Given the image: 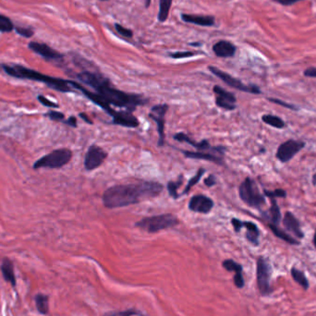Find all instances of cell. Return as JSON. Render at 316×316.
<instances>
[{"mask_svg": "<svg viewBox=\"0 0 316 316\" xmlns=\"http://www.w3.org/2000/svg\"><path fill=\"white\" fill-rule=\"evenodd\" d=\"M163 191V186L157 182L141 181L134 184L110 187L103 195L104 205L109 209L125 207L150 198L156 197Z\"/></svg>", "mask_w": 316, "mask_h": 316, "instance_id": "1", "label": "cell"}, {"mask_svg": "<svg viewBox=\"0 0 316 316\" xmlns=\"http://www.w3.org/2000/svg\"><path fill=\"white\" fill-rule=\"evenodd\" d=\"M77 77L81 82L93 88L110 106L113 104L119 108H126L128 111L132 112L138 106L146 104L148 102L146 99L143 98L141 95L124 93L112 87L109 80L98 73L83 71L78 74Z\"/></svg>", "mask_w": 316, "mask_h": 316, "instance_id": "2", "label": "cell"}, {"mask_svg": "<svg viewBox=\"0 0 316 316\" xmlns=\"http://www.w3.org/2000/svg\"><path fill=\"white\" fill-rule=\"evenodd\" d=\"M2 68L6 73L9 74L10 76L15 77L18 79H26L35 82H44L50 88L62 93H69L72 91L71 81L47 76L41 72L33 71L21 65H2Z\"/></svg>", "mask_w": 316, "mask_h": 316, "instance_id": "3", "label": "cell"}, {"mask_svg": "<svg viewBox=\"0 0 316 316\" xmlns=\"http://www.w3.org/2000/svg\"><path fill=\"white\" fill-rule=\"evenodd\" d=\"M240 199L250 207L261 210L266 203L265 195L261 193L256 182L251 178H247L239 188Z\"/></svg>", "mask_w": 316, "mask_h": 316, "instance_id": "4", "label": "cell"}, {"mask_svg": "<svg viewBox=\"0 0 316 316\" xmlns=\"http://www.w3.org/2000/svg\"><path fill=\"white\" fill-rule=\"evenodd\" d=\"M179 224V219L171 214H164L153 217L142 218L137 222V228L146 230L150 233H155L163 229H170Z\"/></svg>", "mask_w": 316, "mask_h": 316, "instance_id": "5", "label": "cell"}, {"mask_svg": "<svg viewBox=\"0 0 316 316\" xmlns=\"http://www.w3.org/2000/svg\"><path fill=\"white\" fill-rule=\"evenodd\" d=\"M72 157V153L69 149H58L44 157L40 158L33 166V169H60L69 163Z\"/></svg>", "mask_w": 316, "mask_h": 316, "instance_id": "6", "label": "cell"}, {"mask_svg": "<svg viewBox=\"0 0 316 316\" xmlns=\"http://www.w3.org/2000/svg\"><path fill=\"white\" fill-rule=\"evenodd\" d=\"M271 272V266L267 259L264 257H259L257 260L256 267L257 286L262 296H267L272 293L273 289L270 285Z\"/></svg>", "mask_w": 316, "mask_h": 316, "instance_id": "7", "label": "cell"}, {"mask_svg": "<svg viewBox=\"0 0 316 316\" xmlns=\"http://www.w3.org/2000/svg\"><path fill=\"white\" fill-rule=\"evenodd\" d=\"M209 71H211L214 75H216L220 80H222L224 82H226L230 87L245 92V93H255V94L262 93L260 88L256 85H246L243 82H240V80L229 75L227 72H224L216 67H212V66L209 67Z\"/></svg>", "mask_w": 316, "mask_h": 316, "instance_id": "8", "label": "cell"}, {"mask_svg": "<svg viewBox=\"0 0 316 316\" xmlns=\"http://www.w3.org/2000/svg\"><path fill=\"white\" fill-rule=\"evenodd\" d=\"M304 147L305 142L302 141L288 140L278 146L276 156L281 163H287Z\"/></svg>", "mask_w": 316, "mask_h": 316, "instance_id": "9", "label": "cell"}, {"mask_svg": "<svg viewBox=\"0 0 316 316\" xmlns=\"http://www.w3.org/2000/svg\"><path fill=\"white\" fill-rule=\"evenodd\" d=\"M108 157V153L104 149L96 145H92L88 149L87 153L84 158V167L88 171L98 169L99 167L104 163Z\"/></svg>", "mask_w": 316, "mask_h": 316, "instance_id": "10", "label": "cell"}, {"mask_svg": "<svg viewBox=\"0 0 316 316\" xmlns=\"http://www.w3.org/2000/svg\"><path fill=\"white\" fill-rule=\"evenodd\" d=\"M168 109H169L168 104H158V106H154L153 109H151V113H150V118L153 119L157 124L158 133H159L158 145L159 146H163L164 141H165V116H166Z\"/></svg>", "mask_w": 316, "mask_h": 316, "instance_id": "11", "label": "cell"}, {"mask_svg": "<svg viewBox=\"0 0 316 316\" xmlns=\"http://www.w3.org/2000/svg\"><path fill=\"white\" fill-rule=\"evenodd\" d=\"M214 93L217 95L216 104H218L219 108L227 110H234L236 109L237 99L233 93L226 91L225 89L218 85L214 87Z\"/></svg>", "mask_w": 316, "mask_h": 316, "instance_id": "12", "label": "cell"}, {"mask_svg": "<svg viewBox=\"0 0 316 316\" xmlns=\"http://www.w3.org/2000/svg\"><path fill=\"white\" fill-rule=\"evenodd\" d=\"M213 207L214 202L212 199L202 194L192 197L189 202V209L192 212L208 214L211 212Z\"/></svg>", "mask_w": 316, "mask_h": 316, "instance_id": "13", "label": "cell"}, {"mask_svg": "<svg viewBox=\"0 0 316 316\" xmlns=\"http://www.w3.org/2000/svg\"><path fill=\"white\" fill-rule=\"evenodd\" d=\"M29 48L33 50L34 53L43 57L45 60H60L63 58V55L60 54L58 51H56L52 47H50L49 45L38 43V42H31L29 44Z\"/></svg>", "mask_w": 316, "mask_h": 316, "instance_id": "14", "label": "cell"}, {"mask_svg": "<svg viewBox=\"0 0 316 316\" xmlns=\"http://www.w3.org/2000/svg\"><path fill=\"white\" fill-rule=\"evenodd\" d=\"M282 222H283L284 228L288 232H291L292 234L295 235V237H297L300 240L304 238V234L300 229V221L297 219L292 213H285Z\"/></svg>", "mask_w": 316, "mask_h": 316, "instance_id": "15", "label": "cell"}, {"mask_svg": "<svg viewBox=\"0 0 316 316\" xmlns=\"http://www.w3.org/2000/svg\"><path fill=\"white\" fill-rule=\"evenodd\" d=\"M224 268L228 271L235 272L234 284L238 289H242L244 287V278L242 276V267L240 264L235 262L233 260H226L222 264Z\"/></svg>", "mask_w": 316, "mask_h": 316, "instance_id": "16", "label": "cell"}, {"mask_svg": "<svg viewBox=\"0 0 316 316\" xmlns=\"http://www.w3.org/2000/svg\"><path fill=\"white\" fill-rule=\"evenodd\" d=\"M113 123L127 128H136L139 126V121L130 111H118L113 119Z\"/></svg>", "mask_w": 316, "mask_h": 316, "instance_id": "17", "label": "cell"}, {"mask_svg": "<svg viewBox=\"0 0 316 316\" xmlns=\"http://www.w3.org/2000/svg\"><path fill=\"white\" fill-rule=\"evenodd\" d=\"M213 51L219 58H232L236 53V46L229 41H219L214 44Z\"/></svg>", "mask_w": 316, "mask_h": 316, "instance_id": "18", "label": "cell"}, {"mask_svg": "<svg viewBox=\"0 0 316 316\" xmlns=\"http://www.w3.org/2000/svg\"><path fill=\"white\" fill-rule=\"evenodd\" d=\"M262 215L264 218H266V220L268 221V223L274 224L277 226L279 225L282 216L276 199H271V206L267 212L262 213Z\"/></svg>", "mask_w": 316, "mask_h": 316, "instance_id": "19", "label": "cell"}, {"mask_svg": "<svg viewBox=\"0 0 316 316\" xmlns=\"http://www.w3.org/2000/svg\"><path fill=\"white\" fill-rule=\"evenodd\" d=\"M245 228L246 239L251 242L252 245H259V237H260V230L258 229L256 225L249 221H241V229Z\"/></svg>", "mask_w": 316, "mask_h": 316, "instance_id": "20", "label": "cell"}, {"mask_svg": "<svg viewBox=\"0 0 316 316\" xmlns=\"http://www.w3.org/2000/svg\"><path fill=\"white\" fill-rule=\"evenodd\" d=\"M1 272L6 282H9L12 287H16V277L14 274V266L9 258H4L1 265Z\"/></svg>", "mask_w": 316, "mask_h": 316, "instance_id": "21", "label": "cell"}, {"mask_svg": "<svg viewBox=\"0 0 316 316\" xmlns=\"http://www.w3.org/2000/svg\"><path fill=\"white\" fill-rule=\"evenodd\" d=\"M181 19L188 23H193L200 26H213L215 24V18L212 16H199V15H191L183 14Z\"/></svg>", "mask_w": 316, "mask_h": 316, "instance_id": "22", "label": "cell"}, {"mask_svg": "<svg viewBox=\"0 0 316 316\" xmlns=\"http://www.w3.org/2000/svg\"><path fill=\"white\" fill-rule=\"evenodd\" d=\"M267 226H268L269 229H271V231L274 233V235L276 237L279 238L280 240H284V241H286L287 243L291 244V245H300V241L299 240H296L293 237H291L290 235L288 234L287 232H285L283 229H280L277 225L268 223Z\"/></svg>", "mask_w": 316, "mask_h": 316, "instance_id": "23", "label": "cell"}, {"mask_svg": "<svg viewBox=\"0 0 316 316\" xmlns=\"http://www.w3.org/2000/svg\"><path fill=\"white\" fill-rule=\"evenodd\" d=\"M183 153L187 157L202 159V160H207V161H211L215 163L223 164L222 158H219L211 153H204V152H188V151H183Z\"/></svg>", "mask_w": 316, "mask_h": 316, "instance_id": "24", "label": "cell"}, {"mask_svg": "<svg viewBox=\"0 0 316 316\" xmlns=\"http://www.w3.org/2000/svg\"><path fill=\"white\" fill-rule=\"evenodd\" d=\"M174 138L175 140H177V141H179V142H188L189 144H191L193 147H196L197 149L202 150V151H203V150H207V149L211 148L207 141H202V142H193L190 137L187 136L184 133H178V134L175 135Z\"/></svg>", "mask_w": 316, "mask_h": 316, "instance_id": "25", "label": "cell"}, {"mask_svg": "<svg viewBox=\"0 0 316 316\" xmlns=\"http://www.w3.org/2000/svg\"><path fill=\"white\" fill-rule=\"evenodd\" d=\"M35 304L40 313L47 314L49 311V298L46 295L39 293L35 296Z\"/></svg>", "mask_w": 316, "mask_h": 316, "instance_id": "26", "label": "cell"}, {"mask_svg": "<svg viewBox=\"0 0 316 316\" xmlns=\"http://www.w3.org/2000/svg\"><path fill=\"white\" fill-rule=\"evenodd\" d=\"M290 273H291V277L294 279L295 282H297V283L299 284L300 287L303 288L305 290L309 289L310 284H309V281H308V279L306 278L304 273L302 272V271H300L299 269H297L296 267H292Z\"/></svg>", "mask_w": 316, "mask_h": 316, "instance_id": "27", "label": "cell"}, {"mask_svg": "<svg viewBox=\"0 0 316 316\" xmlns=\"http://www.w3.org/2000/svg\"><path fill=\"white\" fill-rule=\"evenodd\" d=\"M172 2L173 0H160L159 1V12H158L157 16L159 22H164L168 20Z\"/></svg>", "mask_w": 316, "mask_h": 316, "instance_id": "28", "label": "cell"}, {"mask_svg": "<svg viewBox=\"0 0 316 316\" xmlns=\"http://www.w3.org/2000/svg\"><path fill=\"white\" fill-rule=\"evenodd\" d=\"M262 120L267 125L272 126L277 129H283L286 126L282 119L274 115H264L262 117Z\"/></svg>", "mask_w": 316, "mask_h": 316, "instance_id": "29", "label": "cell"}, {"mask_svg": "<svg viewBox=\"0 0 316 316\" xmlns=\"http://www.w3.org/2000/svg\"><path fill=\"white\" fill-rule=\"evenodd\" d=\"M14 24L11 19L0 14V32L1 33H11L14 30Z\"/></svg>", "mask_w": 316, "mask_h": 316, "instance_id": "30", "label": "cell"}, {"mask_svg": "<svg viewBox=\"0 0 316 316\" xmlns=\"http://www.w3.org/2000/svg\"><path fill=\"white\" fill-rule=\"evenodd\" d=\"M203 173H204V169H201L197 172V174L195 175L193 178H191V180H189L188 185L186 186L185 190L183 191V194H187V193L190 191L191 188L199 182V180L202 178Z\"/></svg>", "mask_w": 316, "mask_h": 316, "instance_id": "31", "label": "cell"}, {"mask_svg": "<svg viewBox=\"0 0 316 316\" xmlns=\"http://www.w3.org/2000/svg\"><path fill=\"white\" fill-rule=\"evenodd\" d=\"M265 195L267 197H269L271 199H275V198H286L287 197V191L283 190V189H277L275 191H267L265 190L264 191Z\"/></svg>", "mask_w": 316, "mask_h": 316, "instance_id": "32", "label": "cell"}, {"mask_svg": "<svg viewBox=\"0 0 316 316\" xmlns=\"http://www.w3.org/2000/svg\"><path fill=\"white\" fill-rule=\"evenodd\" d=\"M132 315H142V313L140 311H135L133 309L131 310H127V311H111V312H108L106 313L104 316H132Z\"/></svg>", "mask_w": 316, "mask_h": 316, "instance_id": "33", "label": "cell"}, {"mask_svg": "<svg viewBox=\"0 0 316 316\" xmlns=\"http://www.w3.org/2000/svg\"><path fill=\"white\" fill-rule=\"evenodd\" d=\"M182 181H178V182H174V181H170L168 184V190H169V194L170 196L173 197L175 199H177L179 197L178 194V189L179 187L181 185Z\"/></svg>", "mask_w": 316, "mask_h": 316, "instance_id": "34", "label": "cell"}, {"mask_svg": "<svg viewBox=\"0 0 316 316\" xmlns=\"http://www.w3.org/2000/svg\"><path fill=\"white\" fill-rule=\"evenodd\" d=\"M115 28H116V31L120 33V35H122V36H124V37L131 38L132 35H133V33L131 32L130 29H127V28L122 26V25H120L119 23H116V24H115Z\"/></svg>", "mask_w": 316, "mask_h": 316, "instance_id": "35", "label": "cell"}, {"mask_svg": "<svg viewBox=\"0 0 316 316\" xmlns=\"http://www.w3.org/2000/svg\"><path fill=\"white\" fill-rule=\"evenodd\" d=\"M268 101H270L271 103H274V104H279V106L284 107V108H286V109H290V110H299V108H297L294 104H289V103H287V102H285V101H282V100H280V99L268 98Z\"/></svg>", "mask_w": 316, "mask_h": 316, "instance_id": "36", "label": "cell"}, {"mask_svg": "<svg viewBox=\"0 0 316 316\" xmlns=\"http://www.w3.org/2000/svg\"><path fill=\"white\" fill-rule=\"evenodd\" d=\"M14 30L16 31V33L20 35H22L23 37H26V38H30L33 35V31L30 28L25 27H15Z\"/></svg>", "mask_w": 316, "mask_h": 316, "instance_id": "37", "label": "cell"}, {"mask_svg": "<svg viewBox=\"0 0 316 316\" xmlns=\"http://www.w3.org/2000/svg\"><path fill=\"white\" fill-rule=\"evenodd\" d=\"M39 102L41 103V104H44V107H48V108H59V106L54 103V102H52V101H50L48 99L46 98V97H44L43 95H39L38 96Z\"/></svg>", "mask_w": 316, "mask_h": 316, "instance_id": "38", "label": "cell"}, {"mask_svg": "<svg viewBox=\"0 0 316 316\" xmlns=\"http://www.w3.org/2000/svg\"><path fill=\"white\" fill-rule=\"evenodd\" d=\"M46 116L50 118L51 120H55V121H60V120H63L65 119V116L60 112H56V111H51L48 112Z\"/></svg>", "mask_w": 316, "mask_h": 316, "instance_id": "39", "label": "cell"}, {"mask_svg": "<svg viewBox=\"0 0 316 316\" xmlns=\"http://www.w3.org/2000/svg\"><path fill=\"white\" fill-rule=\"evenodd\" d=\"M193 53L191 52H177L174 54H171L170 56L173 58V59H185V58H189V57H192Z\"/></svg>", "mask_w": 316, "mask_h": 316, "instance_id": "40", "label": "cell"}, {"mask_svg": "<svg viewBox=\"0 0 316 316\" xmlns=\"http://www.w3.org/2000/svg\"><path fill=\"white\" fill-rule=\"evenodd\" d=\"M303 74L304 76L308 77V78H316V68L311 67V68L306 69Z\"/></svg>", "mask_w": 316, "mask_h": 316, "instance_id": "41", "label": "cell"}, {"mask_svg": "<svg viewBox=\"0 0 316 316\" xmlns=\"http://www.w3.org/2000/svg\"><path fill=\"white\" fill-rule=\"evenodd\" d=\"M231 224L234 228V230L236 232H240L241 230V220L240 219H237V218H232L231 220Z\"/></svg>", "mask_w": 316, "mask_h": 316, "instance_id": "42", "label": "cell"}, {"mask_svg": "<svg viewBox=\"0 0 316 316\" xmlns=\"http://www.w3.org/2000/svg\"><path fill=\"white\" fill-rule=\"evenodd\" d=\"M276 2H278V4L282 6H291L297 3V2H300L302 0H274Z\"/></svg>", "mask_w": 316, "mask_h": 316, "instance_id": "43", "label": "cell"}, {"mask_svg": "<svg viewBox=\"0 0 316 316\" xmlns=\"http://www.w3.org/2000/svg\"><path fill=\"white\" fill-rule=\"evenodd\" d=\"M217 183V180L215 178L214 175H210L209 177H207L205 180H204V184L207 186V187H212Z\"/></svg>", "mask_w": 316, "mask_h": 316, "instance_id": "44", "label": "cell"}, {"mask_svg": "<svg viewBox=\"0 0 316 316\" xmlns=\"http://www.w3.org/2000/svg\"><path fill=\"white\" fill-rule=\"evenodd\" d=\"M66 124H68V125L71 126V127H77V120L74 117H71L69 120H66L64 121Z\"/></svg>", "mask_w": 316, "mask_h": 316, "instance_id": "45", "label": "cell"}, {"mask_svg": "<svg viewBox=\"0 0 316 316\" xmlns=\"http://www.w3.org/2000/svg\"><path fill=\"white\" fill-rule=\"evenodd\" d=\"M80 117L82 118V120H85V121H86L87 123H89V124H92V121L88 119L86 115L83 114V113H81V114H80Z\"/></svg>", "mask_w": 316, "mask_h": 316, "instance_id": "46", "label": "cell"}, {"mask_svg": "<svg viewBox=\"0 0 316 316\" xmlns=\"http://www.w3.org/2000/svg\"><path fill=\"white\" fill-rule=\"evenodd\" d=\"M312 184L316 185V173H314L312 176Z\"/></svg>", "mask_w": 316, "mask_h": 316, "instance_id": "47", "label": "cell"}, {"mask_svg": "<svg viewBox=\"0 0 316 316\" xmlns=\"http://www.w3.org/2000/svg\"><path fill=\"white\" fill-rule=\"evenodd\" d=\"M312 241H313V245H314L316 249V230L315 232H314V235H313V240H312Z\"/></svg>", "mask_w": 316, "mask_h": 316, "instance_id": "48", "label": "cell"}, {"mask_svg": "<svg viewBox=\"0 0 316 316\" xmlns=\"http://www.w3.org/2000/svg\"><path fill=\"white\" fill-rule=\"evenodd\" d=\"M150 3H151V0H146V8H149Z\"/></svg>", "mask_w": 316, "mask_h": 316, "instance_id": "49", "label": "cell"}, {"mask_svg": "<svg viewBox=\"0 0 316 316\" xmlns=\"http://www.w3.org/2000/svg\"><path fill=\"white\" fill-rule=\"evenodd\" d=\"M102 1H104V0H102Z\"/></svg>", "mask_w": 316, "mask_h": 316, "instance_id": "50", "label": "cell"}]
</instances>
